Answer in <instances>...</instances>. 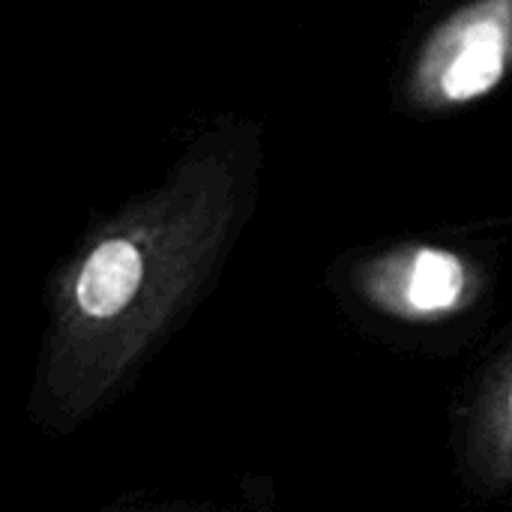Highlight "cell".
<instances>
[{
    "instance_id": "cell-1",
    "label": "cell",
    "mask_w": 512,
    "mask_h": 512,
    "mask_svg": "<svg viewBox=\"0 0 512 512\" xmlns=\"http://www.w3.org/2000/svg\"><path fill=\"white\" fill-rule=\"evenodd\" d=\"M261 156L258 123H213L159 186L93 225L54 270L30 396L42 429H78L114 402L210 294L255 210Z\"/></svg>"
},
{
    "instance_id": "cell-2",
    "label": "cell",
    "mask_w": 512,
    "mask_h": 512,
    "mask_svg": "<svg viewBox=\"0 0 512 512\" xmlns=\"http://www.w3.org/2000/svg\"><path fill=\"white\" fill-rule=\"evenodd\" d=\"M512 69V0H471L450 12L408 69V102L447 111L489 96Z\"/></svg>"
},
{
    "instance_id": "cell-3",
    "label": "cell",
    "mask_w": 512,
    "mask_h": 512,
    "mask_svg": "<svg viewBox=\"0 0 512 512\" xmlns=\"http://www.w3.org/2000/svg\"><path fill=\"white\" fill-rule=\"evenodd\" d=\"M357 291L381 315L435 324L456 318L480 297V267L453 249L408 243L366 261Z\"/></svg>"
},
{
    "instance_id": "cell-4",
    "label": "cell",
    "mask_w": 512,
    "mask_h": 512,
    "mask_svg": "<svg viewBox=\"0 0 512 512\" xmlns=\"http://www.w3.org/2000/svg\"><path fill=\"white\" fill-rule=\"evenodd\" d=\"M462 465L483 495L512 489V339L483 369L462 411Z\"/></svg>"
},
{
    "instance_id": "cell-5",
    "label": "cell",
    "mask_w": 512,
    "mask_h": 512,
    "mask_svg": "<svg viewBox=\"0 0 512 512\" xmlns=\"http://www.w3.org/2000/svg\"><path fill=\"white\" fill-rule=\"evenodd\" d=\"M111 512H216L204 510V507H186V504H147V507H138V510H111Z\"/></svg>"
}]
</instances>
